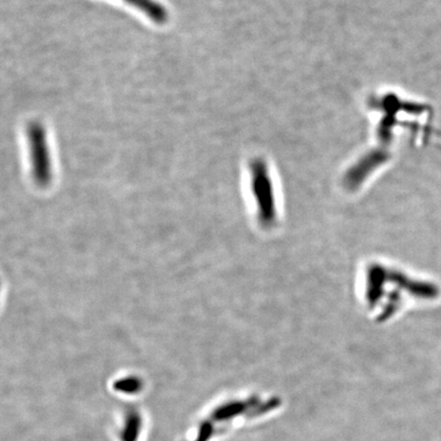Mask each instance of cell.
<instances>
[{"label": "cell", "instance_id": "cell-6", "mask_svg": "<svg viewBox=\"0 0 441 441\" xmlns=\"http://www.w3.org/2000/svg\"><path fill=\"white\" fill-rule=\"evenodd\" d=\"M144 388V381L137 376H128L118 379L114 383V389L120 394H137Z\"/></svg>", "mask_w": 441, "mask_h": 441}, {"label": "cell", "instance_id": "cell-5", "mask_svg": "<svg viewBox=\"0 0 441 441\" xmlns=\"http://www.w3.org/2000/svg\"><path fill=\"white\" fill-rule=\"evenodd\" d=\"M125 1L132 4L138 10L148 15L153 22L162 24L164 23L168 19V14H167L166 10L162 6H160L157 2L153 1V0H125Z\"/></svg>", "mask_w": 441, "mask_h": 441}, {"label": "cell", "instance_id": "cell-3", "mask_svg": "<svg viewBox=\"0 0 441 441\" xmlns=\"http://www.w3.org/2000/svg\"><path fill=\"white\" fill-rule=\"evenodd\" d=\"M388 157L389 155L383 150H374L364 157L348 173L346 181L350 187L355 188L363 183L366 177L387 161Z\"/></svg>", "mask_w": 441, "mask_h": 441}, {"label": "cell", "instance_id": "cell-2", "mask_svg": "<svg viewBox=\"0 0 441 441\" xmlns=\"http://www.w3.org/2000/svg\"><path fill=\"white\" fill-rule=\"evenodd\" d=\"M383 276L385 283H392L405 293L411 294L415 297L422 300H434L440 295V288L438 285L432 284L427 281L412 279L403 272L396 269L383 265Z\"/></svg>", "mask_w": 441, "mask_h": 441}, {"label": "cell", "instance_id": "cell-1", "mask_svg": "<svg viewBox=\"0 0 441 441\" xmlns=\"http://www.w3.org/2000/svg\"><path fill=\"white\" fill-rule=\"evenodd\" d=\"M29 144L33 176L39 185L46 186L52 180V162L45 130L40 125H31Z\"/></svg>", "mask_w": 441, "mask_h": 441}, {"label": "cell", "instance_id": "cell-4", "mask_svg": "<svg viewBox=\"0 0 441 441\" xmlns=\"http://www.w3.org/2000/svg\"><path fill=\"white\" fill-rule=\"evenodd\" d=\"M144 427L141 414L135 409L129 410L125 415L124 425L120 432L121 441H138Z\"/></svg>", "mask_w": 441, "mask_h": 441}]
</instances>
